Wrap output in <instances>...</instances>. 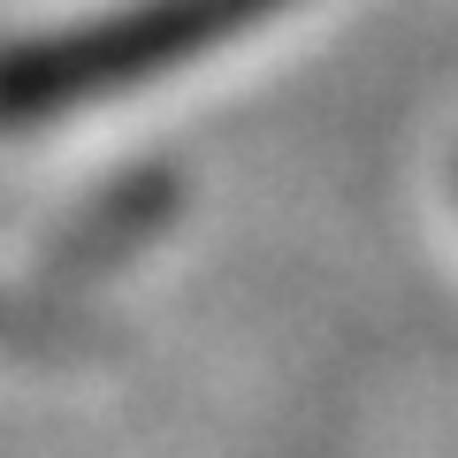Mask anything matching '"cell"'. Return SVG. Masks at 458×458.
<instances>
[{
    "mask_svg": "<svg viewBox=\"0 0 458 458\" xmlns=\"http://www.w3.org/2000/svg\"><path fill=\"white\" fill-rule=\"evenodd\" d=\"M267 8H276V0H138L123 16L31 38V47L0 54V123H38V114H54V107H77V99L146 84V77H161V69H176L183 54L229 38L237 23L267 16Z\"/></svg>",
    "mask_w": 458,
    "mask_h": 458,
    "instance_id": "1",
    "label": "cell"
}]
</instances>
